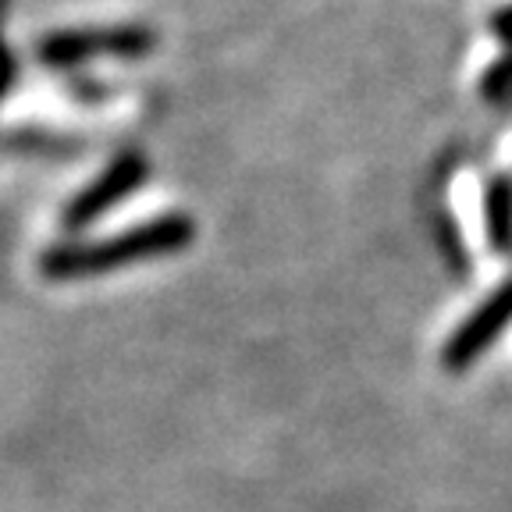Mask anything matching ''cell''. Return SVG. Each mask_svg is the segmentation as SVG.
Wrapping results in <instances>:
<instances>
[{"mask_svg": "<svg viewBox=\"0 0 512 512\" xmlns=\"http://www.w3.org/2000/svg\"><path fill=\"white\" fill-rule=\"evenodd\" d=\"M11 82H15V54L4 40H0V100L11 93Z\"/></svg>", "mask_w": 512, "mask_h": 512, "instance_id": "obj_6", "label": "cell"}, {"mask_svg": "<svg viewBox=\"0 0 512 512\" xmlns=\"http://www.w3.org/2000/svg\"><path fill=\"white\" fill-rule=\"evenodd\" d=\"M488 232L495 246H505L512 235V192L502 182L488 189Z\"/></svg>", "mask_w": 512, "mask_h": 512, "instance_id": "obj_5", "label": "cell"}, {"mask_svg": "<svg viewBox=\"0 0 512 512\" xmlns=\"http://www.w3.org/2000/svg\"><path fill=\"white\" fill-rule=\"evenodd\" d=\"M157 47V32L150 25L128 22V25H100V29H61L43 36L36 57L47 68H79L96 57H121L136 61Z\"/></svg>", "mask_w": 512, "mask_h": 512, "instance_id": "obj_2", "label": "cell"}, {"mask_svg": "<svg viewBox=\"0 0 512 512\" xmlns=\"http://www.w3.org/2000/svg\"><path fill=\"white\" fill-rule=\"evenodd\" d=\"M146 178H150V160L139 150H125L107 164L86 189H79L72 200L64 203L61 210V224L68 232H79V228H89L93 221L114 210L118 203H125L136 189H143Z\"/></svg>", "mask_w": 512, "mask_h": 512, "instance_id": "obj_3", "label": "cell"}, {"mask_svg": "<svg viewBox=\"0 0 512 512\" xmlns=\"http://www.w3.org/2000/svg\"><path fill=\"white\" fill-rule=\"evenodd\" d=\"M509 320H512V281H505L495 296H491L488 303H480L463 328L448 338L445 352H441V363H445L448 370L470 367L480 352L502 335V328L509 324Z\"/></svg>", "mask_w": 512, "mask_h": 512, "instance_id": "obj_4", "label": "cell"}, {"mask_svg": "<svg viewBox=\"0 0 512 512\" xmlns=\"http://www.w3.org/2000/svg\"><path fill=\"white\" fill-rule=\"evenodd\" d=\"M196 242V221L182 210H168L150 221H139L118 235L96 242H64L40 256V274L50 281L96 278V274L125 271V267L182 253Z\"/></svg>", "mask_w": 512, "mask_h": 512, "instance_id": "obj_1", "label": "cell"}]
</instances>
